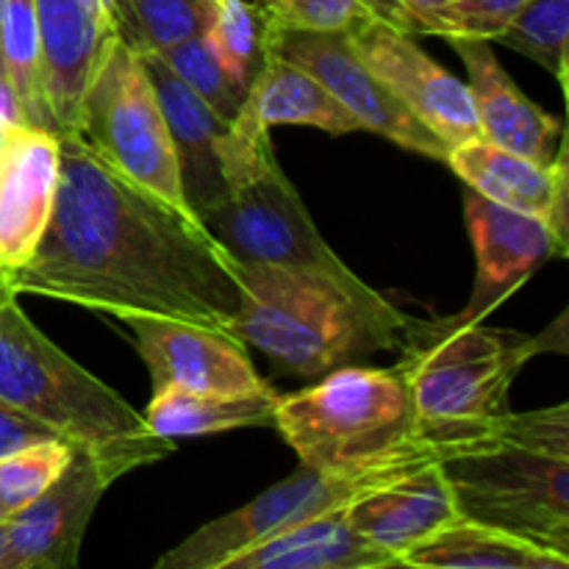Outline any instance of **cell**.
Here are the masks:
<instances>
[{
  "mask_svg": "<svg viewBox=\"0 0 569 569\" xmlns=\"http://www.w3.org/2000/svg\"><path fill=\"white\" fill-rule=\"evenodd\" d=\"M72 453L70 442L50 437L0 456V506L6 515L37 500L67 470Z\"/></svg>",
  "mask_w": 569,
  "mask_h": 569,
  "instance_id": "obj_30",
  "label": "cell"
},
{
  "mask_svg": "<svg viewBox=\"0 0 569 569\" xmlns=\"http://www.w3.org/2000/svg\"><path fill=\"white\" fill-rule=\"evenodd\" d=\"M203 37L228 76L248 89L264 61L276 53L281 28L259 0H211Z\"/></svg>",
  "mask_w": 569,
  "mask_h": 569,
  "instance_id": "obj_26",
  "label": "cell"
},
{
  "mask_svg": "<svg viewBox=\"0 0 569 569\" xmlns=\"http://www.w3.org/2000/svg\"><path fill=\"white\" fill-rule=\"evenodd\" d=\"M465 217L478 264L470 303L459 311L465 320H483L492 315L545 261L567 256V239H561L548 222L506 209L470 187L465 192Z\"/></svg>",
  "mask_w": 569,
  "mask_h": 569,
  "instance_id": "obj_14",
  "label": "cell"
},
{
  "mask_svg": "<svg viewBox=\"0 0 569 569\" xmlns=\"http://www.w3.org/2000/svg\"><path fill=\"white\" fill-rule=\"evenodd\" d=\"M459 515L569 556V403L433 445Z\"/></svg>",
  "mask_w": 569,
  "mask_h": 569,
  "instance_id": "obj_2",
  "label": "cell"
},
{
  "mask_svg": "<svg viewBox=\"0 0 569 569\" xmlns=\"http://www.w3.org/2000/svg\"><path fill=\"white\" fill-rule=\"evenodd\" d=\"M445 164L483 198L548 222L561 239L569 237V161L565 142L556 159L542 164L476 137L450 148Z\"/></svg>",
  "mask_w": 569,
  "mask_h": 569,
  "instance_id": "obj_17",
  "label": "cell"
},
{
  "mask_svg": "<svg viewBox=\"0 0 569 569\" xmlns=\"http://www.w3.org/2000/svg\"><path fill=\"white\" fill-rule=\"evenodd\" d=\"M0 400L42 422L72 448L92 450L126 472L167 459L170 439L156 437L144 417L100 378L50 342L17 303L0 272Z\"/></svg>",
  "mask_w": 569,
  "mask_h": 569,
  "instance_id": "obj_4",
  "label": "cell"
},
{
  "mask_svg": "<svg viewBox=\"0 0 569 569\" xmlns=\"http://www.w3.org/2000/svg\"><path fill=\"white\" fill-rule=\"evenodd\" d=\"M222 164L228 194L203 217V226L233 261L303 267L348 287L365 283L320 237L303 198L278 164L270 133L242 137L228 128Z\"/></svg>",
  "mask_w": 569,
  "mask_h": 569,
  "instance_id": "obj_7",
  "label": "cell"
},
{
  "mask_svg": "<svg viewBox=\"0 0 569 569\" xmlns=\"http://www.w3.org/2000/svg\"><path fill=\"white\" fill-rule=\"evenodd\" d=\"M128 476L111 459L76 448L67 470L22 509L6 515L17 569H72L100 498Z\"/></svg>",
  "mask_w": 569,
  "mask_h": 569,
  "instance_id": "obj_13",
  "label": "cell"
},
{
  "mask_svg": "<svg viewBox=\"0 0 569 569\" xmlns=\"http://www.w3.org/2000/svg\"><path fill=\"white\" fill-rule=\"evenodd\" d=\"M348 42L395 98L448 148L481 137L467 83L437 64L411 33L370 17L348 33Z\"/></svg>",
  "mask_w": 569,
  "mask_h": 569,
  "instance_id": "obj_10",
  "label": "cell"
},
{
  "mask_svg": "<svg viewBox=\"0 0 569 569\" xmlns=\"http://www.w3.org/2000/svg\"><path fill=\"white\" fill-rule=\"evenodd\" d=\"M467 67V89L476 106L478 128L487 142L550 164L561 148L565 126L520 92L509 72L495 59L487 39H450Z\"/></svg>",
  "mask_w": 569,
  "mask_h": 569,
  "instance_id": "obj_19",
  "label": "cell"
},
{
  "mask_svg": "<svg viewBox=\"0 0 569 569\" xmlns=\"http://www.w3.org/2000/svg\"><path fill=\"white\" fill-rule=\"evenodd\" d=\"M495 42L537 61L567 89L569 0H526Z\"/></svg>",
  "mask_w": 569,
  "mask_h": 569,
  "instance_id": "obj_28",
  "label": "cell"
},
{
  "mask_svg": "<svg viewBox=\"0 0 569 569\" xmlns=\"http://www.w3.org/2000/svg\"><path fill=\"white\" fill-rule=\"evenodd\" d=\"M159 56L222 122H233V117L242 109L248 89H242L228 76L226 67L220 64V59L211 50L209 39L203 37V31L172 44Z\"/></svg>",
  "mask_w": 569,
  "mask_h": 569,
  "instance_id": "obj_29",
  "label": "cell"
},
{
  "mask_svg": "<svg viewBox=\"0 0 569 569\" xmlns=\"http://www.w3.org/2000/svg\"><path fill=\"white\" fill-rule=\"evenodd\" d=\"M278 428L300 465L311 470H359L422 445L415 403L398 367L348 365L317 387L281 395Z\"/></svg>",
  "mask_w": 569,
  "mask_h": 569,
  "instance_id": "obj_6",
  "label": "cell"
},
{
  "mask_svg": "<svg viewBox=\"0 0 569 569\" xmlns=\"http://www.w3.org/2000/svg\"><path fill=\"white\" fill-rule=\"evenodd\" d=\"M59 133L9 122L0 144V272L26 264L42 239L59 187Z\"/></svg>",
  "mask_w": 569,
  "mask_h": 569,
  "instance_id": "obj_15",
  "label": "cell"
},
{
  "mask_svg": "<svg viewBox=\"0 0 569 569\" xmlns=\"http://www.w3.org/2000/svg\"><path fill=\"white\" fill-rule=\"evenodd\" d=\"M9 122H14V114H11V106L9 100H6V94L0 92V144H3V133Z\"/></svg>",
  "mask_w": 569,
  "mask_h": 569,
  "instance_id": "obj_36",
  "label": "cell"
},
{
  "mask_svg": "<svg viewBox=\"0 0 569 569\" xmlns=\"http://www.w3.org/2000/svg\"><path fill=\"white\" fill-rule=\"evenodd\" d=\"M117 39L137 53H164L206 28L211 0H106Z\"/></svg>",
  "mask_w": 569,
  "mask_h": 569,
  "instance_id": "obj_27",
  "label": "cell"
},
{
  "mask_svg": "<svg viewBox=\"0 0 569 569\" xmlns=\"http://www.w3.org/2000/svg\"><path fill=\"white\" fill-rule=\"evenodd\" d=\"M276 50L283 59L309 70L361 126V131L392 139L403 150L448 161L450 148L422 126L392 89L359 59L348 42V33H303L281 31Z\"/></svg>",
  "mask_w": 569,
  "mask_h": 569,
  "instance_id": "obj_11",
  "label": "cell"
},
{
  "mask_svg": "<svg viewBox=\"0 0 569 569\" xmlns=\"http://www.w3.org/2000/svg\"><path fill=\"white\" fill-rule=\"evenodd\" d=\"M395 559L367 542L345 517V509L311 517L261 539L228 561L226 569H389Z\"/></svg>",
  "mask_w": 569,
  "mask_h": 569,
  "instance_id": "obj_22",
  "label": "cell"
},
{
  "mask_svg": "<svg viewBox=\"0 0 569 569\" xmlns=\"http://www.w3.org/2000/svg\"><path fill=\"white\" fill-rule=\"evenodd\" d=\"M228 126L242 133H270L272 126H311L333 137L361 131L356 117L309 70L278 50L253 78L242 109Z\"/></svg>",
  "mask_w": 569,
  "mask_h": 569,
  "instance_id": "obj_21",
  "label": "cell"
},
{
  "mask_svg": "<svg viewBox=\"0 0 569 569\" xmlns=\"http://www.w3.org/2000/svg\"><path fill=\"white\" fill-rule=\"evenodd\" d=\"M526 0H450L456 37L453 39H487L495 42L506 22L517 14Z\"/></svg>",
  "mask_w": 569,
  "mask_h": 569,
  "instance_id": "obj_33",
  "label": "cell"
},
{
  "mask_svg": "<svg viewBox=\"0 0 569 569\" xmlns=\"http://www.w3.org/2000/svg\"><path fill=\"white\" fill-rule=\"evenodd\" d=\"M242 309L231 333L259 348L278 372L320 378L398 350L409 315L372 287H348L317 270L237 261Z\"/></svg>",
  "mask_w": 569,
  "mask_h": 569,
  "instance_id": "obj_3",
  "label": "cell"
},
{
  "mask_svg": "<svg viewBox=\"0 0 569 569\" xmlns=\"http://www.w3.org/2000/svg\"><path fill=\"white\" fill-rule=\"evenodd\" d=\"M111 170L189 211L176 144L137 50L114 39L94 70L72 131Z\"/></svg>",
  "mask_w": 569,
  "mask_h": 569,
  "instance_id": "obj_8",
  "label": "cell"
},
{
  "mask_svg": "<svg viewBox=\"0 0 569 569\" xmlns=\"http://www.w3.org/2000/svg\"><path fill=\"white\" fill-rule=\"evenodd\" d=\"M431 461H437V450L431 442H422L359 470L333 472L300 465V470L287 481L189 533L181 545L156 561V569H226L228 561L259 545L261 539L311 517L345 509L367 489L381 487Z\"/></svg>",
  "mask_w": 569,
  "mask_h": 569,
  "instance_id": "obj_9",
  "label": "cell"
},
{
  "mask_svg": "<svg viewBox=\"0 0 569 569\" xmlns=\"http://www.w3.org/2000/svg\"><path fill=\"white\" fill-rule=\"evenodd\" d=\"M281 395L276 389L253 395L192 392L183 387L153 389V400L142 411L150 431L161 439L209 437L237 428H267L276 420Z\"/></svg>",
  "mask_w": 569,
  "mask_h": 569,
  "instance_id": "obj_24",
  "label": "cell"
},
{
  "mask_svg": "<svg viewBox=\"0 0 569 569\" xmlns=\"http://www.w3.org/2000/svg\"><path fill=\"white\" fill-rule=\"evenodd\" d=\"M553 337H567L565 317L539 337L489 328L483 320L459 315L442 320L409 317L395 367L411 392L420 437L431 445L448 442L511 411V383L522 367L539 353L567 350Z\"/></svg>",
  "mask_w": 569,
  "mask_h": 569,
  "instance_id": "obj_5",
  "label": "cell"
},
{
  "mask_svg": "<svg viewBox=\"0 0 569 569\" xmlns=\"http://www.w3.org/2000/svg\"><path fill=\"white\" fill-rule=\"evenodd\" d=\"M400 567L411 569H567L569 556L515 537L509 531L456 515L409 553Z\"/></svg>",
  "mask_w": 569,
  "mask_h": 569,
  "instance_id": "obj_23",
  "label": "cell"
},
{
  "mask_svg": "<svg viewBox=\"0 0 569 569\" xmlns=\"http://www.w3.org/2000/svg\"><path fill=\"white\" fill-rule=\"evenodd\" d=\"M144 72L156 89L172 144H176L178 170H181L183 198L192 214L203 222L209 211L226 200L228 181L222 164L228 122H222L159 53H139Z\"/></svg>",
  "mask_w": 569,
  "mask_h": 569,
  "instance_id": "obj_18",
  "label": "cell"
},
{
  "mask_svg": "<svg viewBox=\"0 0 569 569\" xmlns=\"http://www.w3.org/2000/svg\"><path fill=\"white\" fill-rule=\"evenodd\" d=\"M50 437H56V433L48 431L42 422L20 415V411L11 409L9 403L0 400V456L11 453L17 448H26L31 442H42V439Z\"/></svg>",
  "mask_w": 569,
  "mask_h": 569,
  "instance_id": "obj_34",
  "label": "cell"
},
{
  "mask_svg": "<svg viewBox=\"0 0 569 569\" xmlns=\"http://www.w3.org/2000/svg\"><path fill=\"white\" fill-rule=\"evenodd\" d=\"M42 81L56 133H70L78 106L117 39L106 0H37Z\"/></svg>",
  "mask_w": 569,
  "mask_h": 569,
  "instance_id": "obj_16",
  "label": "cell"
},
{
  "mask_svg": "<svg viewBox=\"0 0 569 569\" xmlns=\"http://www.w3.org/2000/svg\"><path fill=\"white\" fill-rule=\"evenodd\" d=\"M0 569H17L14 553H11V545H9V528H6V517L0 520Z\"/></svg>",
  "mask_w": 569,
  "mask_h": 569,
  "instance_id": "obj_35",
  "label": "cell"
},
{
  "mask_svg": "<svg viewBox=\"0 0 569 569\" xmlns=\"http://www.w3.org/2000/svg\"><path fill=\"white\" fill-rule=\"evenodd\" d=\"M137 353L148 365L153 389L183 387L192 392H270L256 372L242 339L203 322L161 315H120Z\"/></svg>",
  "mask_w": 569,
  "mask_h": 569,
  "instance_id": "obj_12",
  "label": "cell"
},
{
  "mask_svg": "<svg viewBox=\"0 0 569 569\" xmlns=\"http://www.w3.org/2000/svg\"><path fill=\"white\" fill-rule=\"evenodd\" d=\"M0 64L14 120L56 133L42 81L37 0H6L0 22Z\"/></svg>",
  "mask_w": 569,
  "mask_h": 569,
  "instance_id": "obj_25",
  "label": "cell"
},
{
  "mask_svg": "<svg viewBox=\"0 0 569 569\" xmlns=\"http://www.w3.org/2000/svg\"><path fill=\"white\" fill-rule=\"evenodd\" d=\"M456 515L459 509L437 461L417 467L376 489H367L353 503L345 506V517L353 531L392 556L398 567L403 553H409L417 542H422L428 533L442 528Z\"/></svg>",
  "mask_w": 569,
  "mask_h": 569,
  "instance_id": "obj_20",
  "label": "cell"
},
{
  "mask_svg": "<svg viewBox=\"0 0 569 569\" xmlns=\"http://www.w3.org/2000/svg\"><path fill=\"white\" fill-rule=\"evenodd\" d=\"M3 517H6V509H3V506H0V520H3Z\"/></svg>",
  "mask_w": 569,
  "mask_h": 569,
  "instance_id": "obj_38",
  "label": "cell"
},
{
  "mask_svg": "<svg viewBox=\"0 0 569 569\" xmlns=\"http://www.w3.org/2000/svg\"><path fill=\"white\" fill-rule=\"evenodd\" d=\"M372 14L411 37H456L450 0H372Z\"/></svg>",
  "mask_w": 569,
  "mask_h": 569,
  "instance_id": "obj_32",
  "label": "cell"
},
{
  "mask_svg": "<svg viewBox=\"0 0 569 569\" xmlns=\"http://www.w3.org/2000/svg\"><path fill=\"white\" fill-rule=\"evenodd\" d=\"M281 31L350 33L370 20L372 0H259Z\"/></svg>",
  "mask_w": 569,
  "mask_h": 569,
  "instance_id": "obj_31",
  "label": "cell"
},
{
  "mask_svg": "<svg viewBox=\"0 0 569 569\" xmlns=\"http://www.w3.org/2000/svg\"><path fill=\"white\" fill-rule=\"evenodd\" d=\"M3 6H6V0H0V22H3ZM0 92L6 94V87H3V64H0ZM6 100H9V94H6ZM11 106V103H9ZM11 114H14V111H11ZM17 122V120H14Z\"/></svg>",
  "mask_w": 569,
  "mask_h": 569,
  "instance_id": "obj_37",
  "label": "cell"
},
{
  "mask_svg": "<svg viewBox=\"0 0 569 569\" xmlns=\"http://www.w3.org/2000/svg\"><path fill=\"white\" fill-rule=\"evenodd\" d=\"M59 187L42 239L6 272L20 292L100 315H161L231 333L242 309L237 261L203 222L59 133Z\"/></svg>",
  "mask_w": 569,
  "mask_h": 569,
  "instance_id": "obj_1",
  "label": "cell"
}]
</instances>
